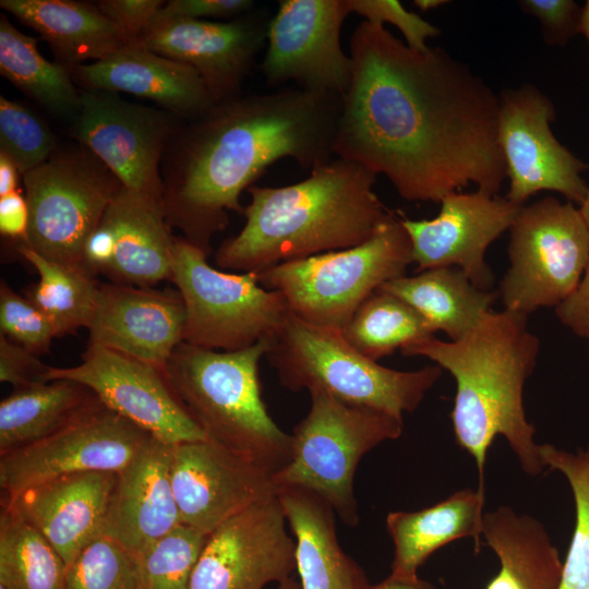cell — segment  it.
<instances>
[{"mask_svg":"<svg viewBox=\"0 0 589 589\" xmlns=\"http://www.w3.org/2000/svg\"><path fill=\"white\" fill-rule=\"evenodd\" d=\"M276 495L296 541L301 589H369L363 568L339 544L333 507L300 486H278Z\"/></svg>","mask_w":589,"mask_h":589,"instance_id":"obj_25","label":"cell"},{"mask_svg":"<svg viewBox=\"0 0 589 589\" xmlns=\"http://www.w3.org/2000/svg\"><path fill=\"white\" fill-rule=\"evenodd\" d=\"M341 332L357 351L374 361L434 334L417 310L378 289L363 301Z\"/></svg>","mask_w":589,"mask_h":589,"instance_id":"obj_35","label":"cell"},{"mask_svg":"<svg viewBox=\"0 0 589 589\" xmlns=\"http://www.w3.org/2000/svg\"><path fill=\"white\" fill-rule=\"evenodd\" d=\"M55 380L84 385L106 407L165 444L208 438L173 392L165 371L132 357L88 344L77 365L50 366L47 381Z\"/></svg>","mask_w":589,"mask_h":589,"instance_id":"obj_16","label":"cell"},{"mask_svg":"<svg viewBox=\"0 0 589 589\" xmlns=\"http://www.w3.org/2000/svg\"><path fill=\"white\" fill-rule=\"evenodd\" d=\"M0 589H2V588H0Z\"/></svg>","mask_w":589,"mask_h":589,"instance_id":"obj_55","label":"cell"},{"mask_svg":"<svg viewBox=\"0 0 589 589\" xmlns=\"http://www.w3.org/2000/svg\"><path fill=\"white\" fill-rule=\"evenodd\" d=\"M579 33L587 38L589 44V0L586 1L581 9Z\"/></svg>","mask_w":589,"mask_h":589,"instance_id":"obj_51","label":"cell"},{"mask_svg":"<svg viewBox=\"0 0 589 589\" xmlns=\"http://www.w3.org/2000/svg\"><path fill=\"white\" fill-rule=\"evenodd\" d=\"M153 438L94 395L48 436L0 456L2 496H13L63 476L92 471L117 473Z\"/></svg>","mask_w":589,"mask_h":589,"instance_id":"obj_12","label":"cell"},{"mask_svg":"<svg viewBox=\"0 0 589 589\" xmlns=\"http://www.w3.org/2000/svg\"><path fill=\"white\" fill-rule=\"evenodd\" d=\"M527 318L508 309L490 310L457 340L430 336L400 350L407 357L430 359L455 378L450 412L455 440L474 459L483 494L486 455L495 436L506 438L527 474L539 476L545 468L524 407L525 383L540 351V339L529 330Z\"/></svg>","mask_w":589,"mask_h":589,"instance_id":"obj_4","label":"cell"},{"mask_svg":"<svg viewBox=\"0 0 589 589\" xmlns=\"http://www.w3.org/2000/svg\"><path fill=\"white\" fill-rule=\"evenodd\" d=\"M172 446L153 438L117 472L103 534L135 554L181 524L171 484Z\"/></svg>","mask_w":589,"mask_h":589,"instance_id":"obj_24","label":"cell"},{"mask_svg":"<svg viewBox=\"0 0 589 589\" xmlns=\"http://www.w3.org/2000/svg\"><path fill=\"white\" fill-rule=\"evenodd\" d=\"M0 588L67 589V564L50 543L1 503Z\"/></svg>","mask_w":589,"mask_h":589,"instance_id":"obj_34","label":"cell"},{"mask_svg":"<svg viewBox=\"0 0 589 589\" xmlns=\"http://www.w3.org/2000/svg\"><path fill=\"white\" fill-rule=\"evenodd\" d=\"M116 251V235L109 220L103 216L100 223L87 237L82 251V266L94 276L105 274Z\"/></svg>","mask_w":589,"mask_h":589,"instance_id":"obj_46","label":"cell"},{"mask_svg":"<svg viewBox=\"0 0 589 589\" xmlns=\"http://www.w3.org/2000/svg\"><path fill=\"white\" fill-rule=\"evenodd\" d=\"M67 589H144L137 556L101 534L67 566Z\"/></svg>","mask_w":589,"mask_h":589,"instance_id":"obj_38","label":"cell"},{"mask_svg":"<svg viewBox=\"0 0 589 589\" xmlns=\"http://www.w3.org/2000/svg\"><path fill=\"white\" fill-rule=\"evenodd\" d=\"M277 495L223 522L208 534L190 589H264L296 569V541Z\"/></svg>","mask_w":589,"mask_h":589,"instance_id":"obj_18","label":"cell"},{"mask_svg":"<svg viewBox=\"0 0 589 589\" xmlns=\"http://www.w3.org/2000/svg\"><path fill=\"white\" fill-rule=\"evenodd\" d=\"M254 5L255 2L252 0H171L165 2L155 19L233 20L254 10Z\"/></svg>","mask_w":589,"mask_h":589,"instance_id":"obj_45","label":"cell"},{"mask_svg":"<svg viewBox=\"0 0 589 589\" xmlns=\"http://www.w3.org/2000/svg\"><path fill=\"white\" fill-rule=\"evenodd\" d=\"M309 394L310 409L290 434V458L273 474L275 486L304 488L326 501L345 525L356 527L357 467L366 453L398 438L404 421L326 393Z\"/></svg>","mask_w":589,"mask_h":589,"instance_id":"obj_8","label":"cell"},{"mask_svg":"<svg viewBox=\"0 0 589 589\" xmlns=\"http://www.w3.org/2000/svg\"><path fill=\"white\" fill-rule=\"evenodd\" d=\"M58 149L49 127L22 104L0 96V153L20 173L44 164Z\"/></svg>","mask_w":589,"mask_h":589,"instance_id":"obj_39","label":"cell"},{"mask_svg":"<svg viewBox=\"0 0 589 589\" xmlns=\"http://www.w3.org/2000/svg\"><path fill=\"white\" fill-rule=\"evenodd\" d=\"M498 98V144L509 180L505 196L525 205L540 191H554L580 205L589 188L582 178L588 165L552 132V100L531 84L503 91Z\"/></svg>","mask_w":589,"mask_h":589,"instance_id":"obj_14","label":"cell"},{"mask_svg":"<svg viewBox=\"0 0 589 589\" xmlns=\"http://www.w3.org/2000/svg\"><path fill=\"white\" fill-rule=\"evenodd\" d=\"M349 56L337 157L384 175L407 201L440 203L469 184L497 194L506 178L500 98L480 75L440 47L413 50L364 20Z\"/></svg>","mask_w":589,"mask_h":589,"instance_id":"obj_1","label":"cell"},{"mask_svg":"<svg viewBox=\"0 0 589 589\" xmlns=\"http://www.w3.org/2000/svg\"><path fill=\"white\" fill-rule=\"evenodd\" d=\"M71 76L85 91L123 92L148 98L181 121L193 120L216 104L192 67L139 44L99 61L76 65Z\"/></svg>","mask_w":589,"mask_h":589,"instance_id":"obj_23","label":"cell"},{"mask_svg":"<svg viewBox=\"0 0 589 589\" xmlns=\"http://www.w3.org/2000/svg\"><path fill=\"white\" fill-rule=\"evenodd\" d=\"M484 502L485 494L478 489H464L420 510L388 513L386 529L394 544L390 575L417 577L432 553L461 538H472L478 553Z\"/></svg>","mask_w":589,"mask_h":589,"instance_id":"obj_27","label":"cell"},{"mask_svg":"<svg viewBox=\"0 0 589 589\" xmlns=\"http://www.w3.org/2000/svg\"><path fill=\"white\" fill-rule=\"evenodd\" d=\"M0 330L1 335L37 356L47 352L57 337L46 315L3 280L0 285Z\"/></svg>","mask_w":589,"mask_h":589,"instance_id":"obj_40","label":"cell"},{"mask_svg":"<svg viewBox=\"0 0 589 589\" xmlns=\"http://www.w3.org/2000/svg\"><path fill=\"white\" fill-rule=\"evenodd\" d=\"M23 182L28 206L24 244L47 260L82 266L84 243L122 182L81 144L58 148L23 175Z\"/></svg>","mask_w":589,"mask_h":589,"instance_id":"obj_10","label":"cell"},{"mask_svg":"<svg viewBox=\"0 0 589 589\" xmlns=\"http://www.w3.org/2000/svg\"><path fill=\"white\" fill-rule=\"evenodd\" d=\"M376 177L337 157L300 182L250 187L245 224L218 247L216 265L230 273H255L369 240L393 213L374 191Z\"/></svg>","mask_w":589,"mask_h":589,"instance_id":"obj_3","label":"cell"},{"mask_svg":"<svg viewBox=\"0 0 589 589\" xmlns=\"http://www.w3.org/2000/svg\"><path fill=\"white\" fill-rule=\"evenodd\" d=\"M378 290L388 292L417 310L432 330L457 340L489 312L496 296L478 288L458 267H436L401 276Z\"/></svg>","mask_w":589,"mask_h":589,"instance_id":"obj_30","label":"cell"},{"mask_svg":"<svg viewBox=\"0 0 589 589\" xmlns=\"http://www.w3.org/2000/svg\"><path fill=\"white\" fill-rule=\"evenodd\" d=\"M207 255L176 237L170 280L185 308L183 341L236 351L271 339L289 312L281 294L261 286L254 273L211 266Z\"/></svg>","mask_w":589,"mask_h":589,"instance_id":"obj_9","label":"cell"},{"mask_svg":"<svg viewBox=\"0 0 589 589\" xmlns=\"http://www.w3.org/2000/svg\"><path fill=\"white\" fill-rule=\"evenodd\" d=\"M350 12L364 17V21L382 24L389 23L397 27L405 38V44L417 51L429 49V38L440 35L435 25L419 14L407 11L397 0H347Z\"/></svg>","mask_w":589,"mask_h":589,"instance_id":"obj_41","label":"cell"},{"mask_svg":"<svg viewBox=\"0 0 589 589\" xmlns=\"http://www.w3.org/2000/svg\"><path fill=\"white\" fill-rule=\"evenodd\" d=\"M28 228V206L17 190L0 197V232L2 236L24 243Z\"/></svg>","mask_w":589,"mask_h":589,"instance_id":"obj_48","label":"cell"},{"mask_svg":"<svg viewBox=\"0 0 589 589\" xmlns=\"http://www.w3.org/2000/svg\"><path fill=\"white\" fill-rule=\"evenodd\" d=\"M116 472L59 477L27 488L1 503L35 528L70 565L104 532Z\"/></svg>","mask_w":589,"mask_h":589,"instance_id":"obj_22","label":"cell"},{"mask_svg":"<svg viewBox=\"0 0 589 589\" xmlns=\"http://www.w3.org/2000/svg\"><path fill=\"white\" fill-rule=\"evenodd\" d=\"M19 169L3 153H0V197L17 191Z\"/></svg>","mask_w":589,"mask_h":589,"instance_id":"obj_50","label":"cell"},{"mask_svg":"<svg viewBox=\"0 0 589 589\" xmlns=\"http://www.w3.org/2000/svg\"><path fill=\"white\" fill-rule=\"evenodd\" d=\"M579 213L589 230V188L584 202L579 205Z\"/></svg>","mask_w":589,"mask_h":589,"instance_id":"obj_53","label":"cell"},{"mask_svg":"<svg viewBox=\"0 0 589 589\" xmlns=\"http://www.w3.org/2000/svg\"><path fill=\"white\" fill-rule=\"evenodd\" d=\"M280 384L291 392H322L401 419L413 412L443 369L383 366L357 351L340 329L306 323L288 312L265 354Z\"/></svg>","mask_w":589,"mask_h":589,"instance_id":"obj_6","label":"cell"},{"mask_svg":"<svg viewBox=\"0 0 589 589\" xmlns=\"http://www.w3.org/2000/svg\"><path fill=\"white\" fill-rule=\"evenodd\" d=\"M277 589H301L300 582H298L292 577L287 578L286 580L278 584Z\"/></svg>","mask_w":589,"mask_h":589,"instance_id":"obj_54","label":"cell"},{"mask_svg":"<svg viewBox=\"0 0 589 589\" xmlns=\"http://www.w3.org/2000/svg\"><path fill=\"white\" fill-rule=\"evenodd\" d=\"M545 467L562 472L570 484L576 522L558 589H589V445L570 453L552 444L539 445Z\"/></svg>","mask_w":589,"mask_h":589,"instance_id":"obj_36","label":"cell"},{"mask_svg":"<svg viewBox=\"0 0 589 589\" xmlns=\"http://www.w3.org/2000/svg\"><path fill=\"white\" fill-rule=\"evenodd\" d=\"M207 537L180 524L136 553L144 589H190Z\"/></svg>","mask_w":589,"mask_h":589,"instance_id":"obj_37","label":"cell"},{"mask_svg":"<svg viewBox=\"0 0 589 589\" xmlns=\"http://www.w3.org/2000/svg\"><path fill=\"white\" fill-rule=\"evenodd\" d=\"M347 0H280L269 19L261 71L269 86L289 82L305 91L340 97L352 76V60L340 43L350 14Z\"/></svg>","mask_w":589,"mask_h":589,"instance_id":"obj_15","label":"cell"},{"mask_svg":"<svg viewBox=\"0 0 589 589\" xmlns=\"http://www.w3.org/2000/svg\"><path fill=\"white\" fill-rule=\"evenodd\" d=\"M93 397L87 387L70 380L14 389L0 402V456L48 436Z\"/></svg>","mask_w":589,"mask_h":589,"instance_id":"obj_31","label":"cell"},{"mask_svg":"<svg viewBox=\"0 0 589 589\" xmlns=\"http://www.w3.org/2000/svg\"><path fill=\"white\" fill-rule=\"evenodd\" d=\"M432 219H410L399 213L419 272L436 267H458L480 289L488 290L493 275L485 252L509 230L520 208L506 196L480 191L452 192L440 202Z\"/></svg>","mask_w":589,"mask_h":589,"instance_id":"obj_19","label":"cell"},{"mask_svg":"<svg viewBox=\"0 0 589 589\" xmlns=\"http://www.w3.org/2000/svg\"><path fill=\"white\" fill-rule=\"evenodd\" d=\"M448 3L446 0H414L413 4L422 12L436 9Z\"/></svg>","mask_w":589,"mask_h":589,"instance_id":"obj_52","label":"cell"},{"mask_svg":"<svg viewBox=\"0 0 589 589\" xmlns=\"http://www.w3.org/2000/svg\"><path fill=\"white\" fill-rule=\"evenodd\" d=\"M369 589H441L434 584L417 577H398L389 575L377 585Z\"/></svg>","mask_w":589,"mask_h":589,"instance_id":"obj_49","label":"cell"},{"mask_svg":"<svg viewBox=\"0 0 589 589\" xmlns=\"http://www.w3.org/2000/svg\"><path fill=\"white\" fill-rule=\"evenodd\" d=\"M1 8L36 31L70 71L132 45L95 5L72 0H1Z\"/></svg>","mask_w":589,"mask_h":589,"instance_id":"obj_28","label":"cell"},{"mask_svg":"<svg viewBox=\"0 0 589 589\" xmlns=\"http://www.w3.org/2000/svg\"><path fill=\"white\" fill-rule=\"evenodd\" d=\"M104 216L116 235L115 256L104 274L111 283L152 287L170 280L176 237L164 202L123 187Z\"/></svg>","mask_w":589,"mask_h":589,"instance_id":"obj_26","label":"cell"},{"mask_svg":"<svg viewBox=\"0 0 589 589\" xmlns=\"http://www.w3.org/2000/svg\"><path fill=\"white\" fill-rule=\"evenodd\" d=\"M38 38L20 32L0 15V73L52 113L74 118L81 105V89L71 71L45 59Z\"/></svg>","mask_w":589,"mask_h":589,"instance_id":"obj_32","label":"cell"},{"mask_svg":"<svg viewBox=\"0 0 589 589\" xmlns=\"http://www.w3.org/2000/svg\"><path fill=\"white\" fill-rule=\"evenodd\" d=\"M165 1L160 0H100L95 5L123 34L136 44L154 21Z\"/></svg>","mask_w":589,"mask_h":589,"instance_id":"obj_44","label":"cell"},{"mask_svg":"<svg viewBox=\"0 0 589 589\" xmlns=\"http://www.w3.org/2000/svg\"><path fill=\"white\" fill-rule=\"evenodd\" d=\"M50 366L41 362L37 354L0 336V381L11 384L14 389L47 383Z\"/></svg>","mask_w":589,"mask_h":589,"instance_id":"obj_43","label":"cell"},{"mask_svg":"<svg viewBox=\"0 0 589 589\" xmlns=\"http://www.w3.org/2000/svg\"><path fill=\"white\" fill-rule=\"evenodd\" d=\"M482 537L501 563L485 589H558L563 562L538 519L500 506L484 514Z\"/></svg>","mask_w":589,"mask_h":589,"instance_id":"obj_29","label":"cell"},{"mask_svg":"<svg viewBox=\"0 0 589 589\" xmlns=\"http://www.w3.org/2000/svg\"><path fill=\"white\" fill-rule=\"evenodd\" d=\"M411 242L399 213L366 241L255 272L261 286L277 291L300 320L342 330L363 301L382 285L406 275Z\"/></svg>","mask_w":589,"mask_h":589,"instance_id":"obj_7","label":"cell"},{"mask_svg":"<svg viewBox=\"0 0 589 589\" xmlns=\"http://www.w3.org/2000/svg\"><path fill=\"white\" fill-rule=\"evenodd\" d=\"M341 97L288 87L216 103L178 124L163 160L164 208L171 228L211 252L212 239L242 214L240 196L283 158L301 168L333 159Z\"/></svg>","mask_w":589,"mask_h":589,"instance_id":"obj_2","label":"cell"},{"mask_svg":"<svg viewBox=\"0 0 589 589\" xmlns=\"http://www.w3.org/2000/svg\"><path fill=\"white\" fill-rule=\"evenodd\" d=\"M17 251L39 275L25 297L46 315L56 336L86 328L99 287L95 276L81 265L47 260L24 243L19 244Z\"/></svg>","mask_w":589,"mask_h":589,"instance_id":"obj_33","label":"cell"},{"mask_svg":"<svg viewBox=\"0 0 589 589\" xmlns=\"http://www.w3.org/2000/svg\"><path fill=\"white\" fill-rule=\"evenodd\" d=\"M509 231L510 265L500 284L504 309L528 316L557 306L589 262V230L579 209L546 196L524 205Z\"/></svg>","mask_w":589,"mask_h":589,"instance_id":"obj_11","label":"cell"},{"mask_svg":"<svg viewBox=\"0 0 589 589\" xmlns=\"http://www.w3.org/2000/svg\"><path fill=\"white\" fill-rule=\"evenodd\" d=\"M71 134L122 182L164 202L161 161L178 120L166 110L130 103L116 93L81 89Z\"/></svg>","mask_w":589,"mask_h":589,"instance_id":"obj_13","label":"cell"},{"mask_svg":"<svg viewBox=\"0 0 589 589\" xmlns=\"http://www.w3.org/2000/svg\"><path fill=\"white\" fill-rule=\"evenodd\" d=\"M518 5L539 21L546 45L563 47L579 34L582 7L573 0H520Z\"/></svg>","mask_w":589,"mask_h":589,"instance_id":"obj_42","label":"cell"},{"mask_svg":"<svg viewBox=\"0 0 589 589\" xmlns=\"http://www.w3.org/2000/svg\"><path fill=\"white\" fill-rule=\"evenodd\" d=\"M269 19L255 10L226 22L154 19L136 44L192 67L219 103L241 95L266 46Z\"/></svg>","mask_w":589,"mask_h":589,"instance_id":"obj_20","label":"cell"},{"mask_svg":"<svg viewBox=\"0 0 589 589\" xmlns=\"http://www.w3.org/2000/svg\"><path fill=\"white\" fill-rule=\"evenodd\" d=\"M274 472L211 438L172 446L171 484L181 524L209 534L276 494Z\"/></svg>","mask_w":589,"mask_h":589,"instance_id":"obj_17","label":"cell"},{"mask_svg":"<svg viewBox=\"0 0 589 589\" xmlns=\"http://www.w3.org/2000/svg\"><path fill=\"white\" fill-rule=\"evenodd\" d=\"M271 339L236 351L181 342L165 373L173 392L208 438L235 449L274 473L290 458L291 436L269 416L262 399L260 361Z\"/></svg>","mask_w":589,"mask_h":589,"instance_id":"obj_5","label":"cell"},{"mask_svg":"<svg viewBox=\"0 0 589 589\" xmlns=\"http://www.w3.org/2000/svg\"><path fill=\"white\" fill-rule=\"evenodd\" d=\"M185 308L178 290L101 284L87 324L89 345L132 357L165 371L183 342Z\"/></svg>","mask_w":589,"mask_h":589,"instance_id":"obj_21","label":"cell"},{"mask_svg":"<svg viewBox=\"0 0 589 589\" xmlns=\"http://www.w3.org/2000/svg\"><path fill=\"white\" fill-rule=\"evenodd\" d=\"M558 320L579 337L589 339V262L575 290L557 306Z\"/></svg>","mask_w":589,"mask_h":589,"instance_id":"obj_47","label":"cell"}]
</instances>
